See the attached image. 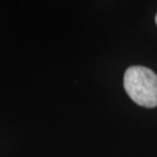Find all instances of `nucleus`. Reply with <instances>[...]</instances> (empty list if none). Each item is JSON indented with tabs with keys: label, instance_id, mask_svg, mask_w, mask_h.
<instances>
[{
	"label": "nucleus",
	"instance_id": "nucleus-2",
	"mask_svg": "<svg viewBox=\"0 0 157 157\" xmlns=\"http://www.w3.org/2000/svg\"><path fill=\"white\" fill-rule=\"evenodd\" d=\"M155 21H156V24H157V14H156V17H155Z\"/></svg>",
	"mask_w": 157,
	"mask_h": 157
},
{
	"label": "nucleus",
	"instance_id": "nucleus-1",
	"mask_svg": "<svg viewBox=\"0 0 157 157\" xmlns=\"http://www.w3.org/2000/svg\"><path fill=\"white\" fill-rule=\"evenodd\" d=\"M128 95L138 105L152 108L157 106V76L144 67L128 68L124 78Z\"/></svg>",
	"mask_w": 157,
	"mask_h": 157
}]
</instances>
